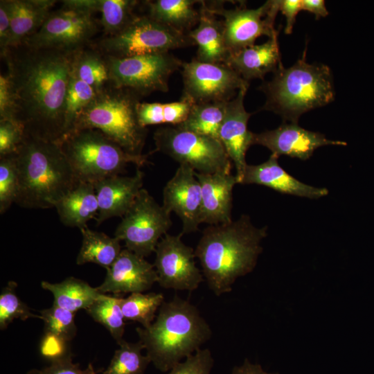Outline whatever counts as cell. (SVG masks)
Listing matches in <instances>:
<instances>
[{
	"mask_svg": "<svg viewBox=\"0 0 374 374\" xmlns=\"http://www.w3.org/2000/svg\"><path fill=\"white\" fill-rule=\"evenodd\" d=\"M73 53L24 44L1 55L15 97V121L24 134L56 143L63 138Z\"/></svg>",
	"mask_w": 374,
	"mask_h": 374,
	"instance_id": "obj_1",
	"label": "cell"
},
{
	"mask_svg": "<svg viewBox=\"0 0 374 374\" xmlns=\"http://www.w3.org/2000/svg\"><path fill=\"white\" fill-rule=\"evenodd\" d=\"M267 235V227H256L247 215L204 230L195 255L214 294L230 292L239 277L253 270L263 249L261 242Z\"/></svg>",
	"mask_w": 374,
	"mask_h": 374,
	"instance_id": "obj_2",
	"label": "cell"
},
{
	"mask_svg": "<svg viewBox=\"0 0 374 374\" xmlns=\"http://www.w3.org/2000/svg\"><path fill=\"white\" fill-rule=\"evenodd\" d=\"M15 157L19 191L15 203L21 207H55L79 182L58 143L24 134Z\"/></svg>",
	"mask_w": 374,
	"mask_h": 374,
	"instance_id": "obj_3",
	"label": "cell"
},
{
	"mask_svg": "<svg viewBox=\"0 0 374 374\" xmlns=\"http://www.w3.org/2000/svg\"><path fill=\"white\" fill-rule=\"evenodd\" d=\"M146 355L161 372L195 353L208 341L212 330L195 305L175 295L163 301L148 328H136Z\"/></svg>",
	"mask_w": 374,
	"mask_h": 374,
	"instance_id": "obj_4",
	"label": "cell"
},
{
	"mask_svg": "<svg viewBox=\"0 0 374 374\" xmlns=\"http://www.w3.org/2000/svg\"><path fill=\"white\" fill-rule=\"evenodd\" d=\"M306 49L294 64L286 69L281 64L271 80L259 87L266 96L261 109L273 112L292 123H298L303 114L335 99L330 69L323 64L308 63Z\"/></svg>",
	"mask_w": 374,
	"mask_h": 374,
	"instance_id": "obj_5",
	"label": "cell"
},
{
	"mask_svg": "<svg viewBox=\"0 0 374 374\" xmlns=\"http://www.w3.org/2000/svg\"><path fill=\"white\" fill-rule=\"evenodd\" d=\"M141 98L110 83L97 92L78 117L72 132L96 129L132 155H141L148 134L138 118ZM71 132V133H72Z\"/></svg>",
	"mask_w": 374,
	"mask_h": 374,
	"instance_id": "obj_6",
	"label": "cell"
},
{
	"mask_svg": "<svg viewBox=\"0 0 374 374\" xmlns=\"http://www.w3.org/2000/svg\"><path fill=\"white\" fill-rule=\"evenodd\" d=\"M58 143L79 181L94 184L119 175L128 163L139 168L148 163V154H130L96 129L75 131Z\"/></svg>",
	"mask_w": 374,
	"mask_h": 374,
	"instance_id": "obj_7",
	"label": "cell"
},
{
	"mask_svg": "<svg viewBox=\"0 0 374 374\" xmlns=\"http://www.w3.org/2000/svg\"><path fill=\"white\" fill-rule=\"evenodd\" d=\"M62 3L60 8L51 11L40 29L24 44L71 53L91 44L100 24L89 0H64Z\"/></svg>",
	"mask_w": 374,
	"mask_h": 374,
	"instance_id": "obj_8",
	"label": "cell"
},
{
	"mask_svg": "<svg viewBox=\"0 0 374 374\" xmlns=\"http://www.w3.org/2000/svg\"><path fill=\"white\" fill-rule=\"evenodd\" d=\"M91 45L104 55L118 58L169 53L195 46L188 34L160 24L147 15H138L122 32L105 36Z\"/></svg>",
	"mask_w": 374,
	"mask_h": 374,
	"instance_id": "obj_9",
	"label": "cell"
},
{
	"mask_svg": "<svg viewBox=\"0 0 374 374\" xmlns=\"http://www.w3.org/2000/svg\"><path fill=\"white\" fill-rule=\"evenodd\" d=\"M156 151L170 157L195 172H231L233 163L220 140L184 130L177 126L161 127L154 133Z\"/></svg>",
	"mask_w": 374,
	"mask_h": 374,
	"instance_id": "obj_10",
	"label": "cell"
},
{
	"mask_svg": "<svg viewBox=\"0 0 374 374\" xmlns=\"http://www.w3.org/2000/svg\"><path fill=\"white\" fill-rule=\"evenodd\" d=\"M104 56L109 83L132 91L141 98L155 91L168 92L170 76L184 62L170 53L123 58Z\"/></svg>",
	"mask_w": 374,
	"mask_h": 374,
	"instance_id": "obj_11",
	"label": "cell"
},
{
	"mask_svg": "<svg viewBox=\"0 0 374 374\" xmlns=\"http://www.w3.org/2000/svg\"><path fill=\"white\" fill-rule=\"evenodd\" d=\"M172 225L170 214L142 188L117 226L114 237L142 257L154 252L159 240Z\"/></svg>",
	"mask_w": 374,
	"mask_h": 374,
	"instance_id": "obj_12",
	"label": "cell"
},
{
	"mask_svg": "<svg viewBox=\"0 0 374 374\" xmlns=\"http://www.w3.org/2000/svg\"><path fill=\"white\" fill-rule=\"evenodd\" d=\"M181 75L180 98L193 104L228 102L240 89L249 87V82L228 64L201 62L195 57L183 62Z\"/></svg>",
	"mask_w": 374,
	"mask_h": 374,
	"instance_id": "obj_13",
	"label": "cell"
},
{
	"mask_svg": "<svg viewBox=\"0 0 374 374\" xmlns=\"http://www.w3.org/2000/svg\"><path fill=\"white\" fill-rule=\"evenodd\" d=\"M206 8L215 15L222 17L224 39L231 54L254 45L262 35L269 38L278 33L274 27L278 10V0H269L256 9L241 5L226 9L222 1L206 3Z\"/></svg>",
	"mask_w": 374,
	"mask_h": 374,
	"instance_id": "obj_14",
	"label": "cell"
},
{
	"mask_svg": "<svg viewBox=\"0 0 374 374\" xmlns=\"http://www.w3.org/2000/svg\"><path fill=\"white\" fill-rule=\"evenodd\" d=\"M183 234H166L156 250L154 268L157 283L163 288L193 292L204 280L202 272L196 266L195 250L181 240Z\"/></svg>",
	"mask_w": 374,
	"mask_h": 374,
	"instance_id": "obj_15",
	"label": "cell"
},
{
	"mask_svg": "<svg viewBox=\"0 0 374 374\" xmlns=\"http://www.w3.org/2000/svg\"><path fill=\"white\" fill-rule=\"evenodd\" d=\"M163 208L175 213L182 222L181 233L198 230L201 224L202 192L195 171L189 166L179 165L163 191Z\"/></svg>",
	"mask_w": 374,
	"mask_h": 374,
	"instance_id": "obj_16",
	"label": "cell"
},
{
	"mask_svg": "<svg viewBox=\"0 0 374 374\" xmlns=\"http://www.w3.org/2000/svg\"><path fill=\"white\" fill-rule=\"evenodd\" d=\"M254 144L267 148L271 154L278 157L286 155L303 161L309 159L322 146L347 145L345 141L328 139L321 133L305 130L292 123H284L272 130L253 133Z\"/></svg>",
	"mask_w": 374,
	"mask_h": 374,
	"instance_id": "obj_17",
	"label": "cell"
},
{
	"mask_svg": "<svg viewBox=\"0 0 374 374\" xmlns=\"http://www.w3.org/2000/svg\"><path fill=\"white\" fill-rule=\"evenodd\" d=\"M249 87H243L226 103V114L219 132V140L234 165L238 184H241L247 163L246 153L253 145V133L248 130L251 113L244 106Z\"/></svg>",
	"mask_w": 374,
	"mask_h": 374,
	"instance_id": "obj_18",
	"label": "cell"
},
{
	"mask_svg": "<svg viewBox=\"0 0 374 374\" xmlns=\"http://www.w3.org/2000/svg\"><path fill=\"white\" fill-rule=\"evenodd\" d=\"M157 280L154 265L125 249L107 269L104 282L96 288L102 294H132L149 290Z\"/></svg>",
	"mask_w": 374,
	"mask_h": 374,
	"instance_id": "obj_19",
	"label": "cell"
},
{
	"mask_svg": "<svg viewBox=\"0 0 374 374\" xmlns=\"http://www.w3.org/2000/svg\"><path fill=\"white\" fill-rule=\"evenodd\" d=\"M202 192L201 223L217 225L232 221L233 189L238 184L231 172H195Z\"/></svg>",
	"mask_w": 374,
	"mask_h": 374,
	"instance_id": "obj_20",
	"label": "cell"
},
{
	"mask_svg": "<svg viewBox=\"0 0 374 374\" xmlns=\"http://www.w3.org/2000/svg\"><path fill=\"white\" fill-rule=\"evenodd\" d=\"M278 157L271 154L265 162L247 164L240 184H258L287 195L319 199L328 194L326 188L308 185L287 172L278 163Z\"/></svg>",
	"mask_w": 374,
	"mask_h": 374,
	"instance_id": "obj_21",
	"label": "cell"
},
{
	"mask_svg": "<svg viewBox=\"0 0 374 374\" xmlns=\"http://www.w3.org/2000/svg\"><path fill=\"white\" fill-rule=\"evenodd\" d=\"M143 177L144 173L137 169L134 176L115 175L93 184L99 206L98 224L125 214L142 189Z\"/></svg>",
	"mask_w": 374,
	"mask_h": 374,
	"instance_id": "obj_22",
	"label": "cell"
},
{
	"mask_svg": "<svg viewBox=\"0 0 374 374\" xmlns=\"http://www.w3.org/2000/svg\"><path fill=\"white\" fill-rule=\"evenodd\" d=\"M278 33L261 44L253 45L231 54L225 64L244 80H263L266 74L274 73L282 64L278 42Z\"/></svg>",
	"mask_w": 374,
	"mask_h": 374,
	"instance_id": "obj_23",
	"label": "cell"
},
{
	"mask_svg": "<svg viewBox=\"0 0 374 374\" xmlns=\"http://www.w3.org/2000/svg\"><path fill=\"white\" fill-rule=\"evenodd\" d=\"M199 9V23L188 33L197 46L195 58L204 62L225 63L230 53L225 42L222 19L206 8L204 1H201Z\"/></svg>",
	"mask_w": 374,
	"mask_h": 374,
	"instance_id": "obj_24",
	"label": "cell"
},
{
	"mask_svg": "<svg viewBox=\"0 0 374 374\" xmlns=\"http://www.w3.org/2000/svg\"><path fill=\"white\" fill-rule=\"evenodd\" d=\"M56 2L55 0H9L11 35L8 48L20 46L35 35Z\"/></svg>",
	"mask_w": 374,
	"mask_h": 374,
	"instance_id": "obj_25",
	"label": "cell"
},
{
	"mask_svg": "<svg viewBox=\"0 0 374 374\" xmlns=\"http://www.w3.org/2000/svg\"><path fill=\"white\" fill-rule=\"evenodd\" d=\"M61 222L67 226H86L87 222L98 213V202L94 188L91 183L78 184L55 204Z\"/></svg>",
	"mask_w": 374,
	"mask_h": 374,
	"instance_id": "obj_26",
	"label": "cell"
},
{
	"mask_svg": "<svg viewBox=\"0 0 374 374\" xmlns=\"http://www.w3.org/2000/svg\"><path fill=\"white\" fill-rule=\"evenodd\" d=\"M197 0L145 1L147 15L178 32L188 34L199 23L201 12Z\"/></svg>",
	"mask_w": 374,
	"mask_h": 374,
	"instance_id": "obj_27",
	"label": "cell"
},
{
	"mask_svg": "<svg viewBox=\"0 0 374 374\" xmlns=\"http://www.w3.org/2000/svg\"><path fill=\"white\" fill-rule=\"evenodd\" d=\"M43 289L51 292L53 296V305L75 313L81 309L86 310L104 294L97 288L91 287L87 282L68 277L58 283L42 281Z\"/></svg>",
	"mask_w": 374,
	"mask_h": 374,
	"instance_id": "obj_28",
	"label": "cell"
},
{
	"mask_svg": "<svg viewBox=\"0 0 374 374\" xmlns=\"http://www.w3.org/2000/svg\"><path fill=\"white\" fill-rule=\"evenodd\" d=\"M82 243L77 256L79 265L93 262L107 269L121 252L120 240L102 232L94 231L87 226L80 229Z\"/></svg>",
	"mask_w": 374,
	"mask_h": 374,
	"instance_id": "obj_29",
	"label": "cell"
},
{
	"mask_svg": "<svg viewBox=\"0 0 374 374\" xmlns=\"http://www.w3.org/2000/svg\"><path fill=\"white\" fill-rule=\"evenodd\" d=\"M71 75L86 82L96 93L110 82L105 56L91 44L73 53Z\"/></svg>",
	"mask_w": 374,
	"mask_h": 374,
	"instance_id": "obj_30",
	"label": "cell"
},
{
	"mask_svg": "<svg viewBox=\"0 0 374 374\" xmlns=\"http://www.w3.org/2000/svg\"><path fill=\"white\" fill-rule=\"evenodd\" d=\"M141 1L137 0H89L94 12H100L98 20L105 36L116 35L125 29L138 16L134 10Z\"/></svg>",
	"mask_w": 374,
	"mask_h": 374,
	"instance_id": "obj_31",
	"label": "cell"
},
{
	"mask_svg": "<svg viewBox=\"0 0 374 374\" xmlns=\"http://www.w3.org/2000/svg\"><path fill=\"white\" fill-rule=\"evenodd\" d=\"M227 102L193 104L180 129L208 136L219 140V132L224 121Z\"/></svg>",
	"mask_w": 374,
	"mask_h": 374,
	"instance_id": "obj_32",
	"label": "cell"
},
{
	"mask_svg": "<svg viewBox=\"0 0 374 374\" xmlns=\"http://www.w3.org/2000/svg\"><path fill=\"white\" fill-rule=\"evenodd\" d=\"M193 103L181 99L171 103H140L138 106V118L143 127L154 125H172L177 126L188 117Z\"/></svg>",
	"mask_w": 374,
	"mask_h": 374,
	"instance_id": "obj_33",
	"label": "cell"
},
{
	"mask_svg": "<svg viewBox=\"0 0 374 374\" xmlns=\"http://www.w3.org/2000/svg\"><path fill=\"white\" fill-rule=\"evenodd\" d=\"M120 296L104 294L85 310L96 322L103 325L118 344L123 339L125 323Z\"/></svg>",
	"mask_w": 374,
	"mask_h": 374,
	"instance_id": "obj_34",
	"label": "cell"
},
{
	"mask_svg": "<svg viewBox=\"0 0 374 374\" xmlns=\"http://www.w3.org/2000/svg\"><path fill=\"white\" fill-rule=\"evenodd\" d=\"M111 362L103 374H143L151 362L149 357L142 354L143 344L127 342L124 339L118 344Z\"/></svg>",
	"mask_w": 374,
	"mask_h": 374,
	"instance_id": "obj_35",
	"label": "cell"
},
{
	"mask_svg": "<svg viewBox=\"0 0 374 374\" xmlns=\"http://www.w3.org/2000/svg\"><path fill=\"white\" fill-rule=\"evenodd\" d=\"M164 301L161 293H132L127 298H121V305L124 318L140 323L143 328H148L156 318V312Z\"/></svg>",
	"mask_w": 374,
	"mask_h": 374,
	"instance_id": "obj_36",
	"label": "cell"
},
{
	"mask_svg": "<svg viewBox=\"0 0 374 374\" xmlns=\"http://www.w3.org/2000/svg\"><path fill=\"white\" fill-rule=\"evenodd\" d=\"M96 94V91L91 87L71 75L65 100L64 132L62 139L73 132L80 114Z\"/></svg>",
	"mask_w": 374,
	"mask_h": 374,
	"instance_id": "obj_37",
	"label": "cell"
},
{
	"mask_svg": "<svg viewBox=\"0 0 374 374\" xmlns=\"http://www.w3.org/2000/svg\"><path fill=\"white\" fill-rule=\"evenodd\" d=\"M39 312L41 319L44 323L45 333L53 335L66 342L75 337L76 326L74 312L55 305Z\"/></svg>",
	"mask_w": 374,
	"mask_h": 374,
	"instance_id": "obj_38",
	"label": "cell"
},
{
	"mask_svg": "<svg viewBox=\"0 0 374 374\" xmlns=\"http://www.w3.org/2000/svg\"><path fill=\"white\" fill-rule=\"evenodd\" d=\"M17 285L15 281L8 282L0 294V328L6 329L15 319L25 321L29 318H39L31 312L30 308L17 296Z\"/></svg>",
	"mask_w": 374,
	"mask_h": 374,
	"instance_id": "obj_39",
	"label": "cell"
},
{
	"mask_svg": "<svg viewBox=\"0 0 374 374\" xmlns=\"http://www.w3.org/2000/svg\"><path fill=\"white\" fill-rule=\"evenodd\" d=\"M19 191V175L15 153L0 157V213L15 202Z\"/></svg>",
	"mask_w": 374,
	"mask_h": 374,
	"instance_id": "obj_40",
	"label": "cell"
},
{
	"mask_svg": "<svg viewBox=\"0 0 374 374\" xmlns=\"http://www.w3.org/2000/svg\"><path fill=\"white\" fill-rule=\"evenodd\" d=\"M213 364L211 350L208 348H199L165 374H211Z\"/></svg>",
	"mask_w": 374,
	"mask_h": 374,
	"instance_id": "obj_41",
	"label": "cell"
},
{
	"mask_svg": "<svg viewBox=\"0 0 374 374\" xmlns=\"http://www.w3.org/2000/svg\"><path fill=\"white\" fill-rule=\"evenodd\" d=\"M24 136V132L20 125L0 120V157L16 153Z\"/></svg>",
	"mask_w": 374,
	"mask_h": 374,
	"instance_id": "obj_42",
	"label": "cell"
},
{
	"mask_svg": "<svg viewBox=\"0 0 374 374\" xmlns=\"http://www.w3.org/2000/svg\"><path fill=\"white\" fill-rule=\"evenodd\" d=\"M51 362L48 366L32 369L26 374H91L93 368L89 364L87 368L82 369L78 364L73 363L71 354Z\"/></svg>",
	"mask_w": 374,
	"mask_h": 374,
	"instance_id": "obj_43",
	"label": "cell"
},
{
	"mask_svg": "<svg viewBox=\"0 0 374 374\" xmlns=\"http://www.w3.org/2000/svg\"><path fill=\"white\" fill-rule=\"evenodd\" d=\"M15 97L9 78L6 75H0V120L15 122Z\"/></svg>",
	"mask_w": 374,
	"mask_h": 374,
	"instance_id": "obj_44",
	"label": "cell"
},
{
	"mask_svg": "<svg viewBox=\"0 0 374 374\" xmlns=\"http://www.w3.org/2000/svg\"><path fill=\"white\" fill-rule=\"evenodd\" d=\"M66 343L68 342L53 335L45 333V336L41 342V353L50 359L51 362L65 357L71 354L66 349Z\"/></svg>",
	"mask_w": 374,
	"mask_h": 374,
	"instance_id": "obj_45",
	"label": "cell"
},
{
	"mask_svg": "<svg viewBox=\"0 0 374 374\" xmlns=\"http://www.w3.org/2000/svg\"><path fill=\"white\" fill-rule=\"evenodd\" d=\"M11 35V14L9 0L0 1V52L2 55L9 46Z\"/></svg>",
	"mask_w": 374,
	"mask_h": 374,
	"instance_id": "obj_46",
	"label": "cell"
},
{
	"mask_svg": "<svg viewBox=\"0 0 374 374\" xmlns=\"http://www.w3.org/2000/svg\"><path fill=\"white\" fill-rule=\"evenodd\" d=\"M278 10L286 18L285 33L290 35L292 33L296 17L301 10V0H278Z\"/></svg>",
	"mask_w": 374,
	"mask_h": 374,
	"instance_id": "obj_47",
	"label": "cell"
},
{
	"mask_svg": "<svg viewBox=\"0 0 374 374\" xmlns=\"http://www.w3.org/2000/svg\"><path fill=\"white\" fill-rule=\"evenodd\" d=\"M301 10H306L314 15L316 19L328 15L323 0H301Z\"/></svg>",
	"mask_w": 374,
	"mask_h": 374,
	"instance_id": "obj_48",
	"label": "cell"
},
{
	"mask_svg": "<svg viewBox=\"0 0 374 374\" xmlns=\"http://www.w3.org/2000/svg\"><path fill=\"white\" fill-rule=\"evenodd\" d=\"M231 374H278V373H268L265 371L260 364H251L248 359H245L243 364L235 366Z\"/></svg>",
	"mask_w": 374,
	"mask_h": 374,
	"instance_id": "obj_49",
	"label": "cell"
},
{
	"mask_svg": "<svg viewBox=\"0 0 374 374\" xmlns=\"http://www.w3.org/2000/svg\"><path fill=\"white\" fill-rule=\"evenodd\" d=\"M91 374H96V373H95V371H94L93 368H92V371H91Z\"/></svg>",
	"mask_w": 374,
	"mask_h": 374,
	"instance_id": "obj_50",
	"label": "cell"
}]
</instances>
